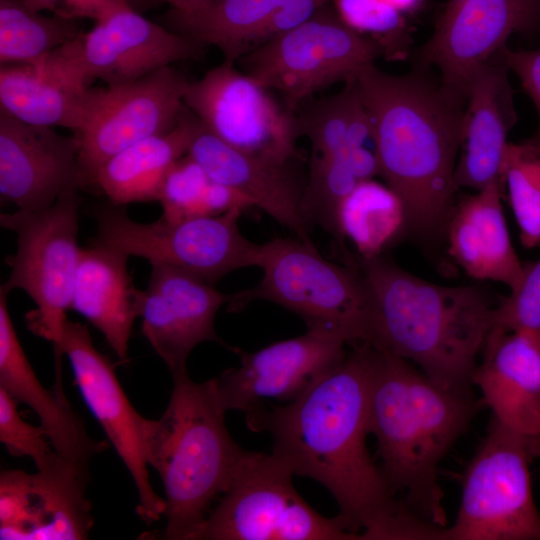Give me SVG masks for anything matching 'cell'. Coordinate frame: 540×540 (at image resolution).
Listing matches in <instances>:
<instances>
[{
    "instance_id": "1",
    "label": "cell",
    "mask_w": 540,
    "mask_h": 540,
    "mask_svg": "<svg viewBox=\"0 0 540 540\" xmlns=\"http://www.w3.org/2000/svg\"><path fill=\"white\" fill-rule=\"evenodd\" d=\"M369 344L353 350L295 400L246 419L269 431L272 454L294 475L322 484L337 515L360 540H442L443 528L415 515L392 492L368 451L369 391L376 358Z\"/></svg>"
},
{
    "instance_id": "2",
    "label": "cell",
    "mask_w": 540,
    "mask_h": 540,
    "mask_svg": "<svg viewBox=\"0 0 540 540\" xmlns=\"http://www.w3.org/2000/svg\"><path fill=\"white\" fill-rule=\"evenodd\" d=\"M353 79L372 122L379 175L402 199L408 231L441 236L455 203L466 103L416 66L394 75L371 63Z\"/></svg>"
},
{
    "instance_id": "3",
    "label": "cell",
    "mask_w": 540,
    "mask_h": 540,
    "mask_svg": "<svg viewBox=\"0 0 540 540\" xmlns=\"http://www.w3.org/2000/svg\"><path fill=\"white\" fill-rule=\"evenodd\" d=\"M371 296L367 344L416 364L435 383L471 392L495 306L477 285L424 280L380 255L357 263Z\"/></svg>"
},
{
    "instance_id": "4",
    "label": "cell",
    "mask_w": 540,
    "mask_h": 540,
    "mask_svg": "<svg viewBox=\"0 0 540 540\" xmlns=\"http://www.w3.org/2000/svg\"><path fill=\"white\" fill-rule=\"evenodd\" d=\"M376 350L368 418L379 466L392 492L415 515L445 528L439 465L486 405L471 392L435 383L408 360Z\"/></svg>"
},
{
    "instance_id": "5",
    "label": "cell",
    "mask_w": 540,
    "mask_h": 540,
    "mask_svg": "<svg viewBox=\"0 0 540 540\" xmlns=\"http://www.w3.org/2000/svg\"><path fill=\"white\" fill-rule=\"evenodd\" d=\"M168 406L144 425L147 464L165 491L164 539L194 540L212 503L228 489L246 450L230 436L215 378L194 382L172 374Z\"/></svg>"
},
{
    "instance_id": "6",
    "label": "cell",
    "mask_w": 540,
    "mask_h": 540,
    "mask_svg": "<svg viewBox=\"0 0 540 540\" xmlns=\"http://www.w3.org/2000/svg\"><path fill=\"white\" fill-rule=\"evenodd\" d=\"M258 267L262 279L254 287L231 294L229 312L266 300L297 314L309 332L352 346L367 344L371 296L357 263L331 262L314 244L295 237L261 244Z\"/></svg>"
},
{
    "instance_id": "7",
    "label": "cell",
    "mask_w": 540,
    "mask_h": 540,
    "mask_svg": "<svg viewBox=\"0 0 540 540\" xmlns=\"http://www.w3.org/2000/svg\"><path fill=\"white\" fill-rule=\"evenodd\" d=\"M81 203L79 190L63 194L39 211L2 213L0 224L17 236V249L6 258L10 275L0 289L9 294L24 291L36 308L26 315L27 327L51 342L56 363L63 356L61 344L81 249L77 243Z\"/></svg>"
},
{
    "instance_id": "8",
    "label": "cell",
    "mask_w": 540,
    "mask_h": 540,
    "mask_svg": "<svg viewBox=\"0 0 540 540\" xmlns=\"http://www.w3.org/2000/svg\"><path fill=\"white\" fill-rule=\"evenodd\" d=\"M540 442L493 416L462 478L457 516L445 540H540L529 465Z\"/></svg>"
},
{
    "instance_id": "9",
    "label": "cell",
    "mask_w": 540,
    "mask_h": 540,
    "mask_svg": "<svg viewBox=\"0 0 540 540\" xmlns=\"http://www.w3.org/2000/svg\"><path fill=\"white\" fill-rule=\"evenodd\" d=\"M272 453L248 451L194 540H360L338 516L316 512Z\"/></svg>"
},
{
    "instance_id": "10",
    "label": "cell",
    "mask_w": 540,
    "mask_h": 540,
    "mask_svg": "<svg viewBox=\"0 0 540 540\" xmlns=\"http://www.w3.org/2000/svg\"><path fill=\"white\" fill-rule=\"evenodd\" d=\"M242 208L217 216L141 223L110 203L94 212L97 236L93 245L173 266L215 285L228 273L257 266L261 244L247 240L238 222Z\"/></svg>"
},
{
    "instance_id": "11",
    "label": "cell",
    "mask_w": 540,
    "mask_h": 540,
    "mask_svg": "<svg viewBox=\"0 0 540 540\" xmlns=\"http://www.w3.org/2000/svg\"><path fill=\"white\" fill-rule=\"evenodd\" d=\"M380 57V47L348 27L330 2L238 62L243 72L279 92L295 111L318 91L353 79Z\"/></svg>"
},
{
    "instance_id": "12",
    "label": "cell",
    "mask_w": 540,
    "mask_h": 540,
    "mask_svg": "<svg viewBox=\"0 0 540 540\" xmlns=\"http://www.w3.org/2000/svg\"><path fill=\"white\" fill-rule=\"evenodd\" d=\"M204 45L154 23L127 4L88 32L51 52L46 61L81 86L138 80L173 63L198 60Z\"/></svg>"
},
{
    "instance_id": "13",
    "label": "cell",
    "mask_w": 540,
    "mask_h": 540,
    "mask_svg": "<svg viewBox=\"0 0 540 540\" xmlns=\"http://www.w3.org/2000/svg\"><path fill=\"white\" fill-rule=\"evenodd\" d=\"M272 92L235 63L223 61L190 83L184 104L207 130L230 146L290 162L301 136L297 115Z\"/></svg>"
},
{
    "instance_id": "14",
    "label": "cell",
    "mask_w": 540,
    "mask_h": 540,
    "mask_svg": "<svg viewBox=\"0 0 540 540\" xmlns=\"http://www.w3.org/2000/svg\"><path fill=\"white\" fill-rule=\"evenodd\" d=\"M516 33L540 34V0H446L414 66L436 68L442 88L466 102L473 73Z\"/></svg>"
},
{
    "instance_id": "15",
    "label": "cell",
    "mask_w": 540,
    "mask_h": 540,
    "mask_svg": "<svg viewBox=\"0 0 540 540\" xmlns=\"http://www.w3.org/2000/svg\"><path fill=\"white\" fill-rule=\"evenodd\" d=\"M190 81L173 66L138 80L91 88L78 162L83 186L92 185L99 169L128 146L173 129L185 108Z\"/></svg>"
},
{
    "instance_id": "16",
    "label": "cell",
    "mask_w": 540,
    "mask_h": 540,
    "mask_svg": "<svg viewBox=\"0 0 540 540\" xmlns=\"http://www.w3.org/2000/svg\"><path fill=\"white\" fill-rule=\"evenodd\" d=\"M61 352L70 361L85 403L134 481L138 515L147 525L158 521L164 515L165 500L154 491L149 478L144 451L146 418L128 400L114 367L95 348L86 325L66 321Z\"/></svg>"
},
{
    "instance_id": "17",
    "label": "cell",
    "mask_w": 540,
    "mask_h": 540,
    "mask_svg": "<svg viewBox=\"0 0 540 540\" xmlns=\"http://www.w3.org/2000/svg\"><path fill=\"white\" fill-rule=\"evenodd\" d=\"M345 345L307 331L255 352L233 348L240 365L215 378L221 402L227 411L246 412V419L269 401L289 403L345 359Z\"/></svg>"
},
{
    "instance_id": "18",
    "label": "cell",
    "mask_w": 540,
    "mask_h": 540,
    "mask_svg": "<svg viewBox=\"0 0 540 540\" xmlns=\"http://www.w3.org/2000/svg\"><path fill=\"white\" fill-rule=\"evenodd\" d=\"M90 475L60 456L36 473L0 474V539L79 540L93 525L86 498Z\"/></svg>"
},
{
    "instance_id": "19",
    "label": "cell",
    "mask_w": 540,
    "mask_h": 540,
    "mask_svg": "<svg viewBox=\"0 0 540 540\" xmlns=\"http://www.w3.org/2000/svg\"><path fill=\"white\" fill-rule=\"evenodd\" d=\"M147 288L140 292L139 318L143 335L172 374L186 372L191 351L200 343L215 341L214 321L231 294L182 269L151 264Z\"/></svg>"
},
{
    "instance_id": "20",
    "label": "cell",
    "mask_w": 540,
    "mask_h": 540,
    "mask_svg": "<svg viewBox=\"0 0 540 540\" xmlns=\"http://www.w3.org/2000/svg\"><path fill=\"white\" fill-rule=\"evenodd\" d=\"M75 133L34 126L0 110V196L18 210L39 211L84 187Z\"/></svg>"
},
{
    "instance_id": "21",
    "label": "cell",
    "mask_w": 540,
    "mask_h": 540,
    "mask_svg": "<svg viewBox=\"0 0 540 540\" xmlns=\"http://www.w3.org/2000/svg\"><path fill=\"white\" fill-rule=\"evenodd\" d=\"M509 72L496 56L469 81L454 176L457 190L478 191L502 182L508 134L518 120Z\"/></svg>"
},
{
    "instance_id": "22",
    "label": "cell",
    "mask_w": 540,
    "mask_h": 540,
    "mask_svg": "<svg viewBox=\"0 0 540 540\" xmlns=\"http://www.w3.org/2000/svg\"><path fill=\"white\" fill-rule=\"evenodd\" d=\"M187 154L218 183L232 187L248 198L296 238L313 244L310 226L302 212L301 183L291 162H277L240 151L222 141L201 123Z\"/></svg>"
},
{
    "instance_id": "23",
    "label": "cell",
    "mask_w": 540,
    "mask_h": 540,
    "mask_svg": "<svg viewBox=\"0 0 540 540\" xmlns=\"http://www.w3.org/2000/svg\"><path fill=\"white\" fill-rule=\"evenodd\" d=\"M8 293L0 289V386L37 414L53 449L63 460L89 474L91 459L108 447L92 439L64 395L61 370H56L53 389L36 376L17 337L8 306Z\"/></svg>"
},
{
    "instance_id": "24",
    "label": "cell",
    "mask_w": 540,
    "mask_h": 540,
    "mask_svg": "<svg viewBox=\"0 0 540 540\" xmlns=\"http://www.w3.org/2000/svg\"><path fill=\"white\" fill-rule=\"evenodd\" d=\"M332 0H219L200 11L169 10L171 30L221 51L224 61L242 56L296 27Z\"/></svg>"
},
{
    "instance_id": "25",
    "label": "cell",
    "mask_w": 540,
    "mask_h": 540,
    "mask_svg": "<svg viewBox=\"0 0 540 540\" xmlns=\"http://www.w3.org/2000/svg\"><path fill=\"white\" fill-rule=\"evenodd\" d=\"M472 383L497 421L540 442V359L535 334L491 330Z\"/></svg>"
},
{
    "instance_id": "26",
    "label": "cell",
    "mask_w": 540,
    "mask_h": 540,
    "mask_svg": "<svg viewBox=\"0 0 540 540\" xmlns=\"http://www.w3.org/2000/svg\"><path fill=\"white\" fill-rule=\"evenodd\" d=\"M504 191L502 182H494L455 200L444 234L451 257L468 276L503 283L511 290L523 264L504 216Z\"/></svg>"
},
{
    "instance_id": "27",
    "label": "cell",
    "mask_w": 540,
    "mask_h": 540,
    "mask_svg": "<svg viewBox=\"0 0 540 540\" xmlns=\"http://www.w3.org/2000/svg\"><path fill=\"white\" fill-rule=\"evenodd\" d=\"M129 257L103 246L82 248L71 302V309L103 334L121 361L128 359L133 323L139 318L141 290L129 275Z\"/></svg>"
},
{
    "instance_id": "28",
    "label": "cell",
    "mask_w": 540,
    "mask_h": 540,
    "mask_svg": "<svg viewBox=\"0 0 540 540\" xmlns=\"http://www.w3.org/2000/svg\"><path fill=\"white\" fill-rule=\"evenodd\" d=\"M200 125L199 119L185 106L173 129L140 140L107 160L93 185L118 206L158 201L166 174L187 154Z\"/></svg>"
},
{
    "instance_id": "29",
    "label": "cell",
    "mask_w": 540,
    "mask_h": 540,
    "mask_svg": "<svg viewBox=\"0 0 540 540\" xmlns=\"http://www.w3.org/2000/svg\"><path fill=\"white\" fill-rule=\"evenodd\" d=\"M91 87L43 66L0 67V110L24 123L79 132L86 124Z\"/></svg>"
},
{
    "instance_id": "30",
    "label": "cell",
    "mask_w": 540,
    "mask_h": 540,
    "mask_svg": "<svg viewBox=\"0 0 540 540\" xmlns=\"http://www.w3.org/2000/svg\"><path fill=\"white\" fill-rule=\"evenodd\" d=\"M338 227L361 259L380 255L408 231V218L400 196L374 178L359 182L342 200Z\"/></svg>"
},
{
    "instance_id": "31",
    "label": "cell",
    "mask_w": 540,
    "mask_h": 540,
    "mask_svg": "<svg viewBox=\"0 0 540 540\" xmlns=\"http://www.w3.org/2000/svg\"><path fill=\"white\" fill-rule=\"evenodd\" d=\"M301 135L312 146V155L334 156L364 141L362 128L367 110L354 79L341 91L319 99H308L295 110Z\"/></svg>"
},
{
    "instance_id": "32",
    "label": "cell",
    "mask_w": 540,
    "mask_h": 540,
    "mask_svg": "<svg viewBox=\"0 0 540 540\" xmlns=\"http://www.w3.org/2000/svg\"><path fill=\"white\" fill-rule=\"evenodd\" d=\"M77 19L44 15L23 0H0V63L36 65L80 33Z\"/></svg>"
},
{
    "instance_id": "33",
    "label": "cell",
    "mask_w": 540,
    "mask_h": 540,
    "mask_svg": "<svg viewBox=\"0 0 540 540\" xmlns=\"http://www.w3.org/2000/svg\"><path fill=\"white\" fill-rule=\"evenodd\" d=\"M502 182L525 248L540 247V141L509 142Z\"/></svg>"
},
{
    "instance_id": "34",
    "label": "cell",
    "mask_w": 540,
    "mask_h": 540,
    "mask_svg": "<svg viewBox=\"0 0 540 540\" xmlns=\"http://www.w3.org/2000/svg\"><path fill=\"white\" fill-rule=\"evenodd\" d=\"M332 5L348 27L380 47L387 61L409 56L413 40L405 14L385 0H332Z\"/></svg>"
},
{
    "instance_id": "35",
    "label": "cell",
    "mask_w": 540,
    "mask_h": 540,
    "mask_svg": "<svg viewBox=\"0 0 540 540\" xmlns=\"http://www.w3.org/2000/svg\"><path fill=\"white\" fill-rule=\"evenodd\" d=\"M210 177L188 154L177 160L166 174L158 201L162 218L180 221L211 216L208 202Z\"/></svg>"
},
{
    "instance_id": "36",
    "label": "cell",
    "mask_w": 540,
    "mask_h": 540,
    "mask_svg": "<svg viewBox=\"0 0 540 540\" xmlns=\"http://www.w3.org/2000/svg\"><path fill=\"white\" fill-rule=\"evenodd\" d=\"M492 330L540 333V257L523 264L518 283L495 308Z\"/></svg>"
},
{
    "instance_id": "37",
    "label": "cell",
    "mask_w": 540,
    "mask_h": 540,
    "mask_svg": "<svg viewBox=\"0 0 540 540\" xmlns=\"http://www.w3.org/2000/svg\"><path fill=\"white\" fill-rule=\"evenodd\" d=\"M17 404L18 401L0 386V441L11 455L29 457L37 470L46 469L59 456L43 427L26 422Z\"/></svg>"
},
{
    "instance_id": "38",
    "label": "cell",
    "mask_w": 540,
    "mask_h": 540,
    "mask_svg": "<svg viewBox=\"0 0 540 540\" xmlns=\"http://www.w3.org/2000/svg\"><path fill=\"white\" fill-rule=\"evenodd\" d=\"M497 56L518 77L523 90L534 103L538 114V126L532 137L540 141V48L512 50L507 45Z\"/></svg>"
},
{
    "instance_id": "39",
    "label": "cell",
    "mask_w": 540,
    "mask_h": 540,
    "mask_svg": "<svg viewBox=\"0 0 540 540\" xmlns=\"http://www.w3.org/2000/svg\"><path fill=\"white\" fill-rule=\"evenodd\" d=\"M127 4L128 0H59L55 15L98 22Z\"/></svg>"
},
{
    "instance_id": "40",
    "label": "cell",
    "mask_w": 540,
    "mask_h": 540,
    "mask_svg": "<svg viewBox=\"0 0 540 540\" xmlns=\"http://www.w3.org/2000/svg\"><path fill=\"white\" fill-rule=\"evenodd\" d=\"M171 7V11L190 14L205 9L219 0H161Z\"/></svg>"
},
{
    "instance_id": "41",
    "label": "cell",
    "mask_w": 540,
    "mask_h": 540,
    "mask_svg": "<svg viewBox=\"0 0 540 540\" xmlns=\"http://www.w3.org/2000/svg\"><path fill=\"white\" fill-rule=\"evenodd\" d=\"M59 0H23V3L36 12L50 11L56 14Z\"/></svg>"
},
{
    "instance_id": "42",
    "label": "cell",
    "mask_w": 540,
    "mask_h": 540,
    "mask_svg": "<svg viewBox=\"0 0 540 540\" xmlns=\"http://www.w3.org/2000/svg\"><path fill=\"white\" fill-rule=\"evenodd\" d=\"M403 14L414 13L421 8L425 0H385Z\"/></svg>"
},
{
    "instance_id": "43",
    "label": "cell",
    "mask_w": 540,
    "mask_h": 540,
    "mask_svg": "<svg viewBox=\"0 0 540 540\" xmlns=\"http://www.w3.org/2000/svg\"><path fill=\"white\" fill-rule=\"evenodd\" d=\"M535 336H536V340H537L539 359H540V333L535 334Z\"/></svg>"
}]
</instances>
